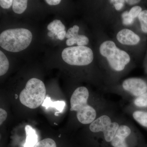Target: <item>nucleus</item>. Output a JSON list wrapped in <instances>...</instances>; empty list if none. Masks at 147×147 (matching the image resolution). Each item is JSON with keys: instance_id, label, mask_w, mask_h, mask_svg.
<instances>
[{"instance_id": "f257e3e1", "label": "nucleus", "mask_w": 147, "mask_h": 147, "mask_svg": "<svg viewBox=\"0 0 147 147\" xmlns=\"http://www.w3.org/2000/svg\"><path fill=\"white\" fill-rule=\"evenodd\" d=\"M70 103V111L75 112L77 121L84 125H88L102 113L115 106L102 95H91L84 86L74 90Z\"/></svg>"}, {"instance_id": "f03ea898", "label": "nucleus", "mask_w": 147, "mask_h": 147, "mask_svg": "<svg viewBox=\"0 0 147 147\" xmlns=\"http://www.w3.org/2000/svg\"><path fill=\"white\" fill-rule=\"evenodd\" d=\"M99 52L107 59L111 70L108 74L107 85L116 83L124 74L126 66L131 60L130 56L111 40L102 42L99 47Z\"/></svg>"}, {"instance_id": "7ed1b4c3", "label": "nucleus", "mask_w": 147, "mask_h": 147, "mask_svg": "<svg viewBox=\"0 0 147 147\" xmlns=\"http://www.w3.org/2000/svg\"><path fill=\"white\" fill-rule=\"evenodd\" d=\"M146 144L139 129L125 117L108 147H143Z\"/></svg>"}, {"instance_id": "20e7f679", "label": "nucleus", "mask_w": 147, "mask_h": 147, "mask_svg": "<svg viewBox=\"0 0 147 147\" xmlns=\"http://www.w3.org/2000/svg\"><path fill=\"white\" fill-rule=\"evenodd\" d=\"M104 87L105 91L119 95L129 102L147 92V81L142 78L131 77L121 83L109 84Z\"/></svg>"}, {"instance_id": "39448f33", "label": "nucleus", "mask_w": 147, "mask_h": 147, "mask_svg": "<svg viewBox=\"0 0 147 147\" xmlns=\"http://www.w3.org/2000/svg\"><path fill=\"white\" fill-rule=\"evenodd\" d=\"M32 35L28 29H10L0 35V46L9 52L17 53L26 49L31 42Z\"/></svg>"}, {"instance_id": "423d86ee", "label": "nucleus", "mask_w": 147, "mask_h": 147, "mask_svg": "<svg viewBox=\"0 0 147 147\" xmlns=\"http://www.w3.org/2000/svg\"><path fill=\"white\" fill-rule=\"evenodd\" d=\"M46 92L43 82L39 79L32 78L20 93L19 100L26 107L35 109L42 105L46 97Z\"/></svg>"}, {"instance_id": "0eeeda50", "label": "nucleus", "mask_w": 147, "mask_h": 147, "mask_svg": "<svg viewBox=\"0 0 147 147\" xmlns=\"http://www.w3.org/2000/svg\"><path fill=\"white\" fill-rule=\"evenodd\" d=\"M61 56L66 63L79 66L89 65L94 59L92 50L86 46L67 47L63 51Z\"/></svg>"}, {"instance_id": "6e6552de", "label": "nucleus", "mask_w": 147, "mask_h": 147, "mask_svg": "<svg viewBox=\"0 0 147 147\" xmlns=\"http://www.w3.org/2000/svg\"><path fill=\"white\" fill-rule=\"evenodd\" d=\"M117 39L121 44L127 46H133L140 42L141 38L137 34L128 29H123L117 34Z\"/></svg>"}, {"instance_id": "1a4fd4ad", "label": "nucleus", "mask_w": 147, "mask_h": 147, "mask_svg": "<svg viewBox=\"0 0 147 147\" xmlns=\"http://www.w3.org/2000/svg\"><path fill=\"white\" fill-rule=\"evenodd\" d=\"M124 111L126 114L147 130V112L136 110L125 106Z\"/></svg>"}, {"instance_id": "9d476101", "label": "nucleus", "mask_w": 147, "mask_h": 147, "mask_svg": "<svg viewBox=\"0 0 147 147\" xmlns=\"http://www.w3.org/2000/svg\"><path fill=\"white\" fill-rule=\"evenodd\" d=\"M125 106L147 112V92L129 101Z\"/></svg>"}, {"instance_id": "9b49d317", "label": "nucleus", "mask_w": 147, "mask_h": 147, "mask_svg": "<svg viewBox=\"0 0 147 147\" xmlns=\"http://www.w3.org/2000/svg\"><path fill=\"white\" fill-rule=\"evenodd\" d=\"M26 139L24 147H34L38 142V136L34 129L30 125L25 127Z\"/></svg>"}, {"instance_id": "f8f14e48", "label": "nucleus", "mask_w": 147, "mask_h": 147, "mask_svg": "<svg viewBox=\"0 0 147 147\" xmlns=\"http://www.w3.org/2000/svg\"><path fill=\"white\" fill-rule=\"evenodd\" d=\"M65 102L64 101H53L51 100V98L48 95L45 97L44 102L42 104V107H45L46 110L49 108H56L59 111L57 113H55L56 114L62 113L63 111L64 108L65 107Z\"/></svg>"}, {"instance_id": "ddd939ff", "label": "nucleus", "mask_w": 147, "mask_h": 147, "mask_svg": "<svg viewBox=\"0 0 147 147\" xmlns=\"http://www.w3.org/2000/svg\"><path fill=\"white\" fill-rule=\"evenodd\" d=\"M47 28L48 30L52 32L55 35H57L59 32L65 30V27L61 21L55 20L48 25Z\"/></svg>"}, {"instance_id": "4468645a", "label": "nucleus", "mask_w": 147, "mask_h": 147, "mask_svg": "<svg viewBox=\"0 0 147 147\" xmlns=\"http://www.w3.org/2000/svg\"><path fill=\"white\" fill-rule=\"evenodd\" d=\"M27 5V0H14L12 4V9L15 13L21 14L26 9Z\"/></svg>"}, {"instance_id": "2eb2a0df", "label": "nucleus", "mask_w": 147, "mask_h": 147, "mask_svg": "<svg viewBox=\"0 0 147 147\" xmlns=\"http://www.w3.org/2000/svg\"><path fill=\"white\" fill-rule=\"evenodd\" d=\"M9 67L8 59L2 51H0V76L5 74L8 71Z\"/></svg>"}, {"instance_id": "dca6fc26", "label": "nucleus", "mask_w": 147, "mask_h": 147, "mask_svg": "<svg viewBox=\"0 0 147 147\" xmlns=\"http://www.w3.org/2000/svg\"><path fill=\"white\" fill-rule=\"evenodd\" d=\"M143 32L147 33V10L142 11L138 17Z\"/></svg>"}, {"instance_id": "f3484780", "label": "nucleus", "mask_w": 147, "mask_h": 147, "mask_svg": "<svg viewBox=\"0 0 147 147\" xmlns=\"http://www.w3.org/2000/svg\"><path fill=\"white\" fill-rule=\"evenodd\" d=\"M34 147H57V144L53 139L46 138L38 142Z\"/></svg>"}, {"instance_id": "a211bd4d", "label": "nucleus", "mask_w": 147, "mask_h": 147, "mask_svg": "<svg viewBox=\"0 0 147 147\" xmlns=\"http://www.w3.org/2000/svg\"><path fill=\"white\" fill-rule=\"evenodd\" d=\"M122 22L125 26H129L133 24L134 19L129 15L128 11H125L122 14Z\"/></svg>"}, {"instance_id": "6ab92c4d", "label": "nucleus", "mask_w": 147, "mask_h": 147, "mask_svg": "<svg viewBox=\"0 0 147 147\" xmlns=\"http://www.w3.org/2000/svg\"><path fill=\"white\" fill-rule=\"evenodd\" d=\"M79 30V27L77 25H74L73 27L70 28L67 31L65 36L66 38L68 39L76 36L78 34Z\"/></svg>"}, {"instance_id": "aec40b11", "label": "nucleus", "mask_w": 147, "mask_h": 147, "mask_svg": "<svg viewBox=\"0 0 147 147\" xmlns=\"http://www.w3.org/2000/svg\"><path fill=\"white\" fill-rule=\"evenodd\" d=\"M142 11V8L141 7L138 5H136L131 7L128 12L129 15L133 19H134L135 18L138 17Z\"/></svg>"}, {"instance_id": "412c9836", "label": "nucleus", "mask_w": 147, "mask_h": 147, "mask_svg": "<svg viewBox=\"0 0 147 147\" xmlns=\"http://www.w3.org/2000/svg\"><path fill=\"white\" fill-rule=\"evenodd\" d=\"M110 2L111 3L113 4L115 9L117 11H120L122 9L124 6L125 3V1L123 0H112L110 1Z\"/></svg>"}, {"instance_id": "4be33fe9", "label": "nucleus", "mask_w": 147, "mask_h": 147, "mask_svg": "<svg viewBox=\"0 0 147 147\" xmlns=\"http://www.w3.org/2000/svg\"><path fill=\"white\" fill-rule=\"evenodd\" d=\"M89 42V40L88 37L84 35H79L77 40V46H85L88 45Z\"/></svg>"}, {"instance_id": "5701e85b", "label": "nucleus", "mask_w": 147, "mask_h": 147, "mask_svg": "<svg viewBox=\"0 0 147 147\" xmlns=\"http://www.w3.org/2000/svg\"><path fill=\"white\" fill-rule=\"evenodd\" d=\"M13 2L12 0H1L0 5L3 8L9 9L12 5Z\"/></svg>"}, {"instance_id": "b1692460", "label": "nucleus", "mask_w": 147, "mask_h": 147, "mask_svg": "<svg viewBox=\"0 0 147 147\" xmlns=\"http://www.w3.org/2000/svg\"><path fill=\"white\" fill-rule=\"evenodd\" d=\"M7 113L6 111L2 108L0 109V125H1L5 121L7 117Z\"/></svg>"}, {"instance_id": "393cba45", "label": "nucleus", "mask_w": 147, "mask_h": 147, "mask_svg": "<svg viewBox=\"0 0 147 147\" xmlns=\"http://www.w3.org/2000/svg\"><path fill=\"white\" fill-rule=\"evenodd\" d=\"M66 45L68 46H71L75 44H77V40L74 38H68L66 42Z\"/></svg>"}, {"instance_id": "a878e982", "label": "nucleus", "mask_w": 147, "mask_h": 147, "mask_svg": "<svg viewBox=\"0 0 147 147\" xmlns=\"http://www.w3.org/2000/svg\"><path fill=\"white\" fill-rule=\"evenodd\" d=\"M45 1L50 5H57L61 3V0H46Z\"/></svg>"}, {"instance_id": "bb28decb", "label": "nucleus", "mask_w": 147, "mask_h": 147, "mask_svg": "<svg viewBox=\"0 0 147 147\" xmlns=\"http://www.w3.org/2000/svg\"><path fill=\"white\" fill-rule=\"evenodd\" d=\"M66 32L65 30L59 32L57 34L58 38L60 40H63L65 37Z\"/></svg>"}, {"instance_id": "cd10ccee", "label": "nucleus", "mask_w": 147, "mask_h": 147, "mask_svg": "<svg viewBox=\"0 0 147 147\" xmlns=\"http://www.w3.org/2000/svg\"><path fill=\"white\" fill-rule=\"evenodd\" d=\"M140 1H137V0H127L125 1V2L129 5H134L137 4L140 2Z\"/></svg>"}, {"instance_id": "c85d7f7f", "label": "nucleus", "mask_w": 147, "mask_h": 147, "mask_svg": "<svg viewBox=\"0 0 147 147\" xmlns=\"http://www.w3.org/2000/svg\"><path fill=\"white\" fill-rule=\"evenodd\" d=\"M47 35L50 37H53L54 36V34L52 32L50 31L48 32V33H47Z\"/></svg>"}, {"instance_id": "c756f323", "label": "nucleus", "mask_w": 147, "mask_h": 147, "mask_svg": "<svg viewBox=\"0 0 147 147\" xmlns=\"http://www.w3.org/2000/svg\"><path fill=\"white\" fill-rule=\"evenodd\" d=\"M143 147H147V144H146Z\"/></svg>"}]
</instances>
